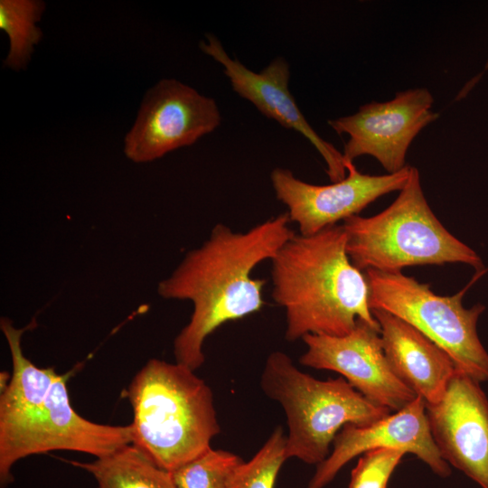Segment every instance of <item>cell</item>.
Here are the masks:
<instances>
[{
	"instance_id": "obj_9",
	"label": "cell",
	"mask_w": 488,
	"mask_h": 488,
	"mask_svg": "<svg viewBox=\"0 0 488 488\" xmlns=\"http://www.w3.org/2000/svg\"><path fill=\"white\" fill-rule=\"evenodd\" d=\"M434 98L425 88L396 93L386 102L372 101L352 115L329 119L328 125L349 139L343 153L345 166L362 155L378 160L389 174L406 166V155L417 135L436 121Z\"/></svg>"
},
{
	"instance_id": "obj_5",
	"label": "cell",
	"mask_w": 488,
	"mask_h": 488,
	"mask_svg": "<svg viewBox=\"0 0 488 488\" xmlns=\"http://www.w3.org/2000/svg\"><path fill=\"white\" fill-rule=\"evenodd\" d=\"M260 385L285 411L286 458L308 465H319L329 455L331 444L345 425H368L391 413L366 399L344 378L315 379L280 351L267 356Z\"/></svg>"
},
{
	"instance_id": "obj_2",
	"label": "cell",
	"mask_w": 488,
	"mask_h": 488,
	"mask_svg": "<svg viewBox=\"0 0 488 488\" xmlns=\"http://www.w3.org/2000/svg\"><path fill=\"white\" fill-rule=\"evenodd\" d=\"M343 225L295 234L271 259L272 297L286 311L285 337L343 336L361 319L380 327L369 306L365 275L346 252Z\"/></svg>"
},
{
	"instance_id": "obj_20",
	"label": "cell",
	"mask_w": 488,
	"mask_h": 488,
	"mask_svg": "<svg viewBox=\"0 0 488 488\" xmlns=\"http://www.w3.org/2000/svg\"><path fill=\"white\" fill-rule=\"evenodd\" d=\"M405 453L395 448H375L361 455L351 473L348 488H387Z\"/></svg>"
},
{
	"instance_id": "obj_8",
	"label": "cell",
	"mask_w": 488,
	"mask_h": 488,
	"mask_svg": "<svg viewBox=\"0 0 488 488\" xmlns=\"http://www.w3.org/2000/svg\"><path fill=\"white\" fill-rule=\"evenodd\" d=\"M221 122L215 99L175 79H164L145 95L136 122L125 136L124 153L135 163L152 162L192 145Z\"/></svg>"
},
{
	"instance_id": "obj_12",
	"label": "cell",
	"mask_w": 488,
	"mask_h": 488,
	"mask_svg": "<svg viewBox=\"0 0 488 488\" xmlns=\"http://www.w3.org/2000/svg\"><path fill=\"white\" fill-rule=\"evenodd\" d=\"M426 413L442 458L488 488V399L481 382L456 370L443 398L426 403Z\"/></svg>"
},
{
	"instance_id": "obj_6",
	"label": "cell",
	"mask_w": 488,
	"mask_h": 488,
	"mask_svg": "<svg viewBox=\"0 0 488 488\" xmlns=\"http://www.w3.org/2000/svg\"><path fill=\"white\" fill-rule=\"evenodd\" d=\"M364 275L371 310L382 309L405 320L442 348L458 371L488 381V352L477 333L485 307L464 306L467 287L453 296H438L429 285L401 272L367 269Z\"/></svg>"
},
{
	"instance_id": "obj_15",
	"label": "cell",
	"mask_w": 488,
	"mask_h": 488,
	"mask_svg": "<svg viewBox=\"0 0 488 488\" xmlns=\"http://www.w3.org/2000/svg\"><path fill=\"white\" fill-rule=\"evenodd\" d=\"M371 311L393 373L427 404L438 402L456 371L451 357L405 320L382 309Z\"/></svg>"
},
{
	"instance_id": "obj_13",
	"label": "cell",
	"mask_w": 488,
	"mask_h": 488,
	"mask_svg": "<svg viewBox=\"0 0 488 488\" xmlns=\"http://www.w3.org/2000/svg\"><path fill=\"white\" fill-rule=\"evenodd\" d=\"M375 448L413 454L436 475L451 474L431 436L426 402L417 396L401 409L371 424L345 425L335 436L329 455L317 465L307 488H324L352 458Z\"/></svg>"
},
{
	"instance_id": "obj_7",
	"label": "cell",
	"mask_w": 488,
	"mask_h": 488,
	"mask_svg": "<svg viewBox=\"0 0 488 488\" xmlns=\"http://www.w3.org/2000/svg\"><path fill=\"white\" fill-rule=\"evenodd\" d=\"M69 375L58 373L48 393L11 429L0 435L2 487L12 483L14 464L29 455L69 450L97 458L131 444L130 425L99 424L77 413L70 400Z\"/></svg>"
},
{
	"instance_id": "obj_16",
	"label": "cell",
	"mask_w": 488,
	"mask_h": 488,
	"mask_svg": "<svg viewBox=\"0 0 488 488\" xmlns=\"http://www.w3.org/2000/svg\"><path fill=\"white\" fill-rule=\"evenodd\" d=\"M70 464L89 473L98 488H177L170 472L132 444L92 462Z\"/></svg>"
},
{
	"instance_id": "obj_1",
	"label": "cell",
	"mask_w": 488,
	"mask_h": 488,
	"mask_svg": "<svg viewBox=\"0 0 488 488\" xmlns=\"http://www.w3.org/2000/svg\"><path fill=\"white\" fill-rule=\"evenodd\" d=\"M288 213L265 221L245 232L217 224L201 247L190 250L157 287L165 299L190 300L189 323L174 341L177 363L196 371L205 357V339L223 324L258 312L267 281L251 276L261 262L272 259L296 233Z\"/></svg>"
},
{
	"instance_id": "obj_11",
	"label": "cell",
	"mask_w": 488,
	"mask_h": 488,
	"mask_svg": "<svg viewBox=\"0 0 488 488\" xmlns=\"http://www.w3.org/2000/svg\"><path fill=\"white\" fill-rule=\"evenodd\" d=\"M302 339L306 350L300 364L341 374L371 402L398 411L417 397L391 371L380 327L358 319L345 335L306 334Z\"/></svg>"
},
{
	"instance_id": "obj_19",
	"label": "cell",
	"mask_w": 488,
	"mask_h": 488,
	"mask_svg": "<svg viewBox=\"0 0 488 488\" xmlns=\"http://www.w3.org/2000/svg\"><path fill=\"white\" fill-rule=\"evenodd\" d=\"M286 436L281 427L271 433L261 448L242 465L233 488H274L285 455Z\"/></svg>"
},
{
	"instance_id": "obj_14",
	"label": "cell",
	"mask_w": 488,
	"mask_h": 488,
	"mask_svg": "<svg viewBox=\"0 0 488 488\" xmlns=\"http://www.w3.org/2000/svg\"><path fill=\"white\" fill-rule=\"evenodd\" d=\"M205 37L207 41L200 42V49L223 67L233 90L267 117L302 134L324 159L332 183L343 180L347 169L343 154L313 129L288 89L290 67L287 61L278 56L260 72H255L229 56L215 35L207 33Z\"/></svg>"
},
{
	"instance_id": "obj_17",
	"label": "cell",
	"mask_w": 488,
	"mask_h": 488,
	"mask_svg": "<svg viewBox=\"0 0 488 488\" xmlns=\"http://www.w3.org/2000/svg\"><path fill=\"white\" fill-rule=\"evenodd\" d=\"M41 0H1L0 29L9 38L10 48L4 66L14 70H24L31 61L34 46L42 37L36 23L45 10Z\"/></svg>"
},
{
	"instance_id": "obj_18",
	"label": "cell",
	"mask_w": 488,
	"mask_h": 488,
	"mask_svg": "<svg viewBox=\"0 0 488 488\" xmlns=\"http://www.w3.org/2000/svg\"><path fill=\"white\" fill-rule=\"evenodd\" d=\"M243 464L231 452L210 447L170 473L177 488H233Z\"/></svg>"
},
{
	"instance_id": "obj_21",
	"label": "cell",
	"mask_w": 488,
	"mask_h": 488,
	"mask_svg": "<svg viewBox=\"0 0 488 488\" xmlns=\"http://www.w3.org/2000/svg\"><path fill=\"white\" fill-rule=\"evenodd\" d=\"M484 68H485V70H488V60H487V61H486V64H485V67H484Z\"/></svg>"
},
{
	"instance_id": "obj_10",
	"label": "cell",
	"mask_w": 488,
	"mask_h": 488,
	"mask_svg": "<svg viewBox=\"0 0 488 488\" xmlns=\"http://www.w3.org/2000/svg\"><path fill=\"white\" fill-rule=\"evenodd\" d=\"M346 169L343 180L327 185L305 183L286 168L271 172L276 196L288 208L290 221L297 224L301 235L310 236L337 225L339 221L358 215L379 197L402 190L411 166L383 175L361 174L353 163L347 164Z\"/></svg>"
},
{
	"instance_id": "obj_4",
	"label": "cell",
	"mask_w": 488,
	"mask_h": 488,
	"mask_svg": "<svg viewBox=\"0 0 488 488\" xmlns=\"http://www.w3.org/2000/svg\"><path fill=\"white\" fill-rule=\"evenodd\" d=\"M346 252L359 270L401 272L412 266L463 263L478 273L480 256L451 234L430 209L419 172L410 175L396 200L371 217L352 216L342 224Z\"/></svg>"
},
{
	"instance_id": "obj_3",
	"label": "cell",
	"mask_w": 488,
	"mask_h": 488,
	"mask_svg": "<svg viewBox=\"0 0 488 488\" xmlns=\"http://www.w3.org/2000/svg\"><path fill=\"white\" fill-rule=\"evenodd\" d=\"M126 392L131 444L168 472L211 447L221 432L211 388L185 365L151 359Z\"/></svg>"
}]
</instances>
